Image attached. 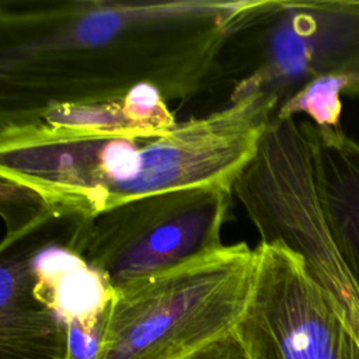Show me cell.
<instances>
[{
  "instance_id": "8fae6325",
  "label": "cell",
  "mask_w": 359,
  "mask_h": 359,
  "mask_svg": "<svg viewBox=\"0 0 359 359\" xmlns=\"http://www.w3.org/2000/svg\"><path fill=\"white\" fill-rule=\"evenodd\" d=\"M108 314L109 311L93 321H74L65 325L66 359H98L105 338Z\"/></svg>"
},
{
  "instance_id": "3957f363",
  "label": "cell",
  "mask_w": 359,
  "mask_h": 359,
  "mask_svg": "<svg viewBox=\"0 0 359 359\" xmlns=\"http://www.w3.org/2000/svg\"><path fill=\"white\" fill-rule=\"evenodd\" d=\"M247 309L236 331L251 359H359V341L304 258L259 243Z\"/></svg>"
},
{
  "instance_id": "7c38bea8",
  "label": "cell",
  "mask_w": 359,
  "mask_h": 359,
  "mask_svg": "<svg viewBox=\"0 0 359 359\" xmlns=\"http://www.w3.org/2000/svg\"><path fill=\"white\" fill-rule=\"evenodd\" d=\"M129 11L94 10L86 14L76 25L72 34V39L76 43L94 46L104 43L123 27V21L128 18Z\"/></svg>"
},
{
  "instance_id": "7a4b0ae2",
  "label": "cell",
  "mask_w": 359,
  "mask_h": 359,
  "mask_svg": "<svg viewBox=\"0 0 359 359\" xmlns=\"http://www.w3.org/2000/svg\"><path fill=\"white\" fill-rule=\"evenodd\" d=\"M230 201L217 185L129 201L79 220L70 248L119 287L224 245Z\"/></svg>"
},
{
  "instance_id": "8992f818",
  "label": "cell",
  "mask_w": 359,
  "mask_h": 359,
  "mask_svg": "<svg viewBox=\"0 0 359 359\" xmlns=\"http://www.w3.org/2000/svg\"><path fill=\"white\" fill-rule=\"evenodd\" d=\"M0 359H66V327L34 294L29 266L17 259L1 264Z\"/></svg>"
},
{
  "instance_id": "ba28073f",
  "label": "cell",
  "mask_w": 359,
  "mask_h": 359,
  "mask_svg": "<svg viewBox=\"0 0 359 359\" xmlns=\"http://www.w3.org/2000/svg\"><path fill=\"white\" fill-rule=\"evenodd\" d=\"M36 121L81 136L149 137L126 116L122 101L111 102H50Z\"/></svg>"
},
{
  "instance_id": "9c48e42d",
  "label": "cell",
  "mask_w": 359,
  "mask_h": 359,
  "mask_svg": "<svg viewBox=\"0 0 359 359\" xmlns=\"http://www.w3.org/2000/svg\"><path fill=\"white\" fill-rule=\"evenodd\" d=\"M344 95H346V83L342 76L321 74L294 90L273 116L285 121L304 114L316 126L338 128Z\"/></svg>"
},
{
  "instance_id": "5b68a950",
  "label": "cell",
  "mask_w": 359,
  "mask_h": 359,
  "mask_svg": "<svg viewBox=\"0 0 359 359\" xmlns=\"http://www.w3.org/2000/svg\"><path fill=\"white\" fill-rule=\"evenodd\" d=\"M300 126L309 140L314 180L332 238L359 283V143L338 128Z\"/></svg>"
},
{
  "instance_id": "4fadbf2b",
  "label": "cell",
  "mask_w": 359,
  "mask_h": 359,
  "mask_svg": "<svg viewBox=\"0 0 359 359\" xmlns=\"http://www.w3.org/2000/svg\"><path fill=\"white\" fill-rule=\"evenodd\" d=\"M185 359H251V358L237 331H233L231 334L222 337L220 339L196 351L195 353H192Z\"/></svg>"
},
{
  "instance_id": "30bf717a",
  "label": "cell",
  "mask_w": 359,
  "mask_h": 359,
  "mask_svg": "<svg viewBox=\"0 0 359 359\" xmlns=\"http://www.w3.org/2000/svg\"><path fill=\"white\" fill-rule=\"evenodd\" d=\"M122 107L129 121L149 137L163 135L177 125L158 88L150 83H139L128 90Z\"/></svg>"
},
{
  "instance_id": "52a82bcc",
  "label": "cell",
  "mask_w": 359,
  "mask_h": 359,
  "mask_svg": "<svg viewBox=\"0 0 359 359\" xmlns=\"http://www.w3.org/2000/svg\"><path fill=\"white\" fill-rule=\"evenodd\" d=\"M34 294L66 325L101 318L109 311L115 287L70 247L46 245L28 261Z\"/></svg>"
},
{
  "instance_id": "277c9868",
  "label": "cell",
  "mask_w": 359,
  "mask_h": 359,
  "mask_svg": "<svg viewBox=\"0 0 359 359\" xmlns=\"http://www.w3.org/2000/svg\"><path fill=\"white\" fill-rule=\"evenodd\" d=\"M266 81L300 84L321 74L342 76L346 95H359V1L282 4Z\"/></svg>"
},
{
  "instance_id": "6da1fadb",
  "label": "cell",
  "mask_w": 359,
  "mask_h": 359,
  "mask_svg": "<svg viewBox=\"0 0 359 359\" xmlns=\"http://www.w3.org/2000/svg\"><path fill=\"white\" fill-rule=\"evenodd\" d=\"M255 276V251L222 245L115 287L98 359H185L236 331Z\"/></svg>"
}]
</instances>
